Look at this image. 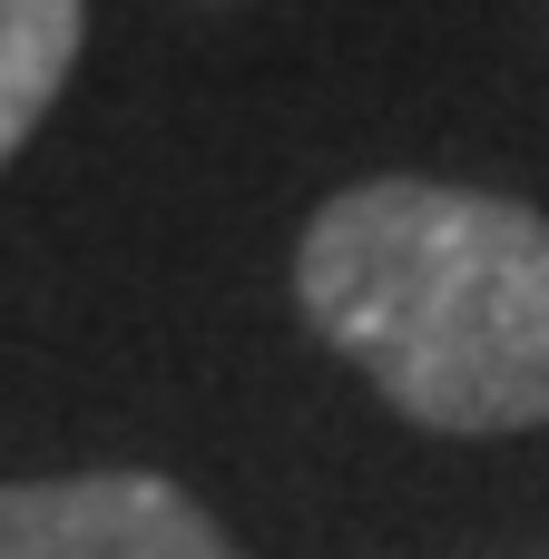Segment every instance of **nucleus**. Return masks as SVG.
Returning a JSON list of instances; mask_svg holds the SVG:
<instances>
[{
	"mask_svg": "<svg viewBox=\"0 0 549 559\" xmlns=\"http://www.w3.org/2000/svg\"><path fill=\"white\" fill-rule=\"evenodd\" d=\"M305 324L422 432L549 423V216L452 177H363L295 236Z\"/></svg>",
	"mask_w": 549,
	"mask_h": 559,
	"instance_id": "nucleus-1",
	"label": "nucleus"
},
{
	"mask_svg": "<svg viewBox=\"0 0 549 559\" xmlns=\"http://www.w3.org/2000/svg\"><path fill=\"white\" fill-rule=\"evenodd\" d=\"M0 559H246L157 472L0 481Z\"/></svg>",
	"mask_w": 549,
	"mask_h": 559,
	"instance_id": "nucleus-2",
	"label": "nucleus"
},
{
	"mask_svg": "<svg viewBox=\"0 0 549 559\" xmlns=\"http://www.w3.org/2000/svg\"><path fill=\"white\" fill-rule=\"evenodd\" d=\"M88 39V0H0V167L29 147L49 98L69 88Z\"/></svg>",
	"mask_w": 549,
	"mask_h": 559,
	"instance_id": "nucleus-3",
	"label": "nucleus"
}]
</instances>
